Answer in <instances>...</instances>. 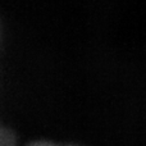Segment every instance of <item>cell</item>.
Returning a JSON list of instances; mask_svg holds the SVG:
<instances>
[{"instance_id":"cell-1","label":"cell","mask_w":146,"mask_h":146,"mask_svg":"<svg viewBox=\"0 0 146 146\" xmlns=\"http://www.w3.org/2000/svg\"><path fill=\"white\" fill-rule=\"evenodd\" d=\"M30 146H55V145L49 144V142H35V144H32Z\"/></svg>"}]
</instances>
